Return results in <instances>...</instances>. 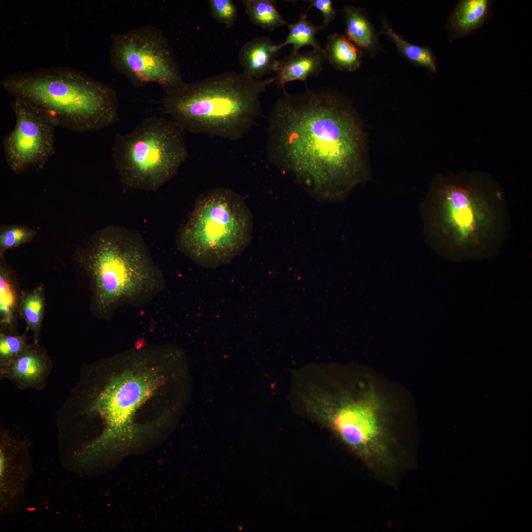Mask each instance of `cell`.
Listing matches in <instances>:
<instances>
[{"instance_id": "obj_16", "label": "cell", "mask_w": 532, "mask_h": 532, "mask_svg": "<svg viewBox=\"0 0 532 532\" xmlns=\"http://www.w3.org/2000/svg\"><path fill=\"white\" fill-rule=\"evenodd\" d=\"M22 292L13 270L4 255H0V331L15 332L16 319Z\"/></svg>"}, {"instance_id": "obj_20", "label": "cell", "mask_w": 532, "mask_h": 532, "mask_svg": "<svg viewBox=\"0 0 532 532\" xmlns=\"http://www.w3.org/2000/svg\"><path fill=\"white\" fill-rule=\"evenodd\" d=\"M287 27L289 33L286 40L276 44L278 52L284 47L291 44L293 45L292 51L294 52H299L302 47L310 46L313 50L324 55V48L318 42L315 36L321 28L320 25L315 26L307 19V13L301 14L297 21L288 24Z\"/></svg>"}, {"instance_id": "obj_5", "label": "cell", "mask_w": 532, "mask_h": 532, "mask_svg": "<svg viewBox=\"0 0 532 532\" xmlns=\"http://www.w3.org/2000/svg\"><path fill=\"white\" fill-rule=\"evenodd\" d=\"M0 85L13 98L37 106L58 126L68 131L81 133L96 131L118 120L116 91L70 67L9 73Z\"/></svg>"}, {"instance_id": "obj_22", "label": "cell", "mask_w": 532, "mask_h": 532, "mask_svg": "<svg viewBox=\"0 0 532 532\" xmlns=\"http://www.w3.org/2000/svg\"><path fill=\"white\" fill-rule=\"evenodd\" d=\"M33 229L18 224L3 225L0 227V255L31 242L36 234Z\"/></svg>"}, {"instance_id": "obj_18", "label": "cell", "mask_w": 532, "mask_h": 532, "mask_svg": "<svg viewBox=\"0 0 532 532\" xmlns=\"http://www.w3.org/2000/svg\"><path fill=\"white\" fill-rule=\"evenodd\" d=\"M45 300V289L41 283L30 291L22 292L18 313L32 332L34 342H39Z\"/></svg>"}, {"instance_id": "obj_19", "label": "cell", "mask_w": 532, "mask_h": 532, "mask_svg": "<svg viewBox=\"0 0 532 532\" xmlns=\"http://www.w3.org/2000/svg\"><path fill=\"white\" fill-rule=\"evenodd\" d=\"M382 26L381 33L387 36L408 61L433 73L436 72V57L429 47L414 44L405 40L394 31L384 16L382 17Z\"/></svg>"}, {"instance_id": "obj_12", "label": "cell", "mask_w": 532, "mask_h": 532, "mask_svg": "<svg viewBox=\"0 0 532 532\" xmlns=\"http://www.w3.org/2000/svg\"><path fill=\"white\" fill-rule=\"evenodd\" d=\"M276 44L267 36L256 37L246 42L238 54L243 72L249 77L260 79L275 72L278 60Z\"/></svg>"}, {"instance_id": "obj_8", "label": "cell", "mask_w": 532, "mask_h": 532, "mask_svg": "<svg viewBox=\"0 0 532 532\" xmlns=\"http://www.w3.org/2000/svg\"><path fill=\"white\" fill-rule=\"evenodd\" d=\"M306 410L326 420L342 440L370 462L383 459L388 451L385 409L371 388L360 396L338 395L311 388L302 395Z\"/></svg>"}, {"instance_id": "obj_15", "label": "cell", "mask_w": 532, "mask_h": 532, "mask_svg": "<svg viewBox=\"0 0 532 532\" xmlns=\"http://www.w3.org/2000/svg\"><path fill=\"white\" fill-rule=\"evenodd\" d=\"M491 3L488 0H461L447 24L450 39L466 36L481 27L489 16Z\"/></svg>"}, {"instance_id": "obj_9", "label": "cell", "mask_w": 532, "mask_h": 532, "mask_svg": "<svg viewBox=\"0 0 532 532\" xmlns=\"http://www.w3.org/2000/svg\"><path fill=\"white\" fill-rule=\"evenodd\" d=\"M109 54L113 67L135 87L155 83L165 93L185 83L167 39L155 27L113 34Z\"/></svg>"}, {"instance_id": "obj_14", "label": "cell", "mask_w": 532, "mask_h": 532, "mask_svg": "<svg viewBox=\"0 0 532 532\" xmlns=\"http://www.w3.org/2000/svg\"><path fill=\"white\" fill-rule=\"evenodd\" d=\"M325 60L322 54L312 50L303 54L291 51L279 59L274 82L278 87H284L290 82L300 80L306 82L309 77H318Z\"/></svg>"}, {"instance_id": "obj_13", "label": "cell", "mask_w": 532, "mask_h": 532, "mask_svg": "<svg viewBox=\"0 0 532 532\" xmlns=\"http://www.w3.org/2000/svg\"><path fill=\"white\" fill-rule=\"evenodd\" d=\"M341 12L345 20V35L364 55L374 58L383 51L379 33L365 9L346 5Z\"/></svg>"}, {"instance_id": "obj_25", "label": "cell", "mask_w": 532, "mask_h": 532, "mask_svg": "<svg viewBox=\"0 0 532 532\" xmlns=\"http://www.w3.org/2000/svg\"><path fill=\"white\" fill-rule=\"evenodd\" d=\"M308 12L311 8L320 11L323 17L322 23L320 25L321 30H325L328 25L335 20L337 11L333 7L331 0H310Z\"/></svg>"}, {"instance_id": "obj_3", "label": "cell", "mask_w": 532, "mask_h": 532, "mask_svg": "<svg viewBox=\"0 0 532 532\" xmlns=\"http://www.w3.org/2000/svg\"><path fill=\"white\" fill-rule=\"evenodd\" d=\"M75 257L88 281L91 310L100 319L108 320L122 305L144 303L164 286L162 273L142 236L121 226L95 232Z\"/></svg>"}, {"instance_id": "obj_2", "label": "cell", "mask_w": 532, "mask_h": 532, "mask_svg": "<svg viewBox=\"0 0 532 532\" xmlns=\"http://www.w3.org/2000/svg\"><path fill=\"white\" fill-rule=\"evenodd\" d=\"M425 240L443 257L482 260L497 254L511 219L504 191L490 174L466 171L436 176L420 205Z\"/></svg>"}, {"instance_id": "obj_24", "label": "cell", "mask_w": 532, "mask_h": 532, "mask_svg": "<svg viewBox=\"0 0 532 532\" xmlns=\"http://www.w3.org/2000/svg\"><path fill=\"white\" fill-rule=\"evenodd\" d=\"M210 12L214 19L227 28L232 27L237 18V7L232 0H209Z\"/></svg>"}, {"instance_id": "obj_6", "label": "cell", "mask_w": 532, "mask_h": 532, "mask_svg": "<svg viewBox=\"0 0 532 532\" xmlns=\"http://www.w3.org/2000/svg\"><path fill=\"white\" fill-rule=\"evenodd\" d=\"M252 217L244 198L219 187L201 195L176 238L178 249L196 263L214 267L227 263L249 244Z\"/></svg>"}, {"instance_id": "obj_10", "label": "cell", "mask_w": 532, "mask_h": 532, "mask_svg": "<svg viewBox=\"0 0 532 532\" xmlns=\"http://www.w3.org/2000/svg\"><path fill=\"white\" fill-rule=\"evenodd\" d=\"M16 123L2 138L5 162L10 169L19 174L31 168H42L54 154V119L34 104L14 98L11 104Z\"/></svg>"}, {"instance_id": "obj_17", "label": "cell", "mask_w": 532, "mask_h": 532, "mask_svg": "<svg viewBox=\"0 0 532 532\" xmlns=\"http://www.w3.org/2000/svg\"><path fill=\"white\" fill-rule=\"evenodd\" d=\"M324 50L325 60L337 70L353 72L362 65L363 52L345 34H330Z\"/></svg>"}, {"instance_id": "obj_11", "label": "cell", "mask_w": 532, "mask_h": 532, "mask_svg": "<svg viewBox=\"0 0 532 532\" xmlns=\"http://www.w3.org/2000/svg\"><path fill=\"white\" fill-rule=\"evenodd\" d=\"M46 350L38 342L28 344L6 368L0 370V378L9 379L20 389L44 388L52 369Z\"/></svg>"}, {"instance_id": "obj_4", "label": "cell", "mask_w": 532, "mask_h": 532, "mask_svg": "<svg viewBox=\"0 0 532 532\" xmlns=\"http://www.w3.org/2000/svg\"><path fill=\"white\" fill-rule=\"evenodd\" d=\"M274 81L225 71L165 92L163 109L184 130L237 141L260 115V96Z\"/></svg>"}, {"instance_id": "obj_21", "label": "cell", "mask_w": 532, "mask_h": 532, "mask_svg": "<svg viewBox=\"0 0 532 532\" xmlns=\"http://www.w3.org/2000/svg\"><path fill=\"white\" fill-rule=\"evenodd\" d=\"M241 1L250 21L264 30L272 31L288 24L278 11L275 0H242Z\"/></svg>"}, {"instance_id": "obj_7", "label": "cell", "mask_w": 532, "mask_h": 532, "mask_svg": "<svg viewBox=\"0 0 532 532\" xmlns=\"http://www.w3.org/2000/svg\"><path fill=\"white\" fill-rule=\"evenodd\" d=\"M184 131L173 120L151 116L117 134L112 156L124 190L154 191L174 176L189 157Z\"/></svg>"}, {"instance_id": "obj_1", "label": "cell", "mask_w": 532, "mask_h": 532, "mask_svg": "<svg viewBox=\"0 0 532 532\" xmlns=\"http://www.w3.org/2000/svg\"><path fill=\"white\" fill-rule=\"evenodd\" d=\"M283 89L269 118V161L334 196L367 181V137L350 101L332 91L292 95Z\"/></svg>"}, {"instance_id": "obj_23", "label": "cell", "mask_w": 532, "mask_h": 532, "mask_svg": "<svg viewBox=\"0 0 532 532\" xmlns=\"http://www.w3.org/2000/svg\"><path fill=\"white\" fill-rule=\"evenodd\" d=\"M28 344L25 334L0 331V370L8 366Z\"/></svg>"}]
</instances>
